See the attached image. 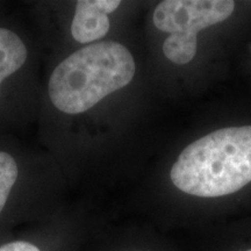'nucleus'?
Returning <instances> with one entry per match:
<instances>
[{"label": "nucleus", "instance_id": "f257e3e1", "mask_svg": "<svg viewBox=\"0 0 251 251\" xmlns=\"http://www.w3.org/2000/svg\"><path fill=\"white\" fill-rule=\"evenodd\" d=\"M170 178L176 187L197 197L237 192L251 181V126L222 128L191 143Z\"/></svg>", "mask_w": 251, "mask_h": 251}, {"label": "nucleus", "instance_id": "f03ea898", "mask_svg": "<svg viewBox=\"0 0 251 251\" xmlns=\"http://www.w3.org/2000/svg\"><path fill=\"white\" fill-rule=\"evenodd\" d=\"M135 71L133 55L121 43H92L75 51L55 68L48 84L50 100L58 111L80 114L127 86Z\"/></svg>", "mask_w": 251, "mask_h": 251}, {"label": "nucleus", "instance_id": "7ed1b4c3", "mask_svg": "<svg viewBox=\"0 0 251 251\" xmlns=\"http://www.w3.org/2000/svg\"><path fill=\"white\" fill-rule=\"evenodd\" d=\"M234 8L231 0H165L152 19L159 30L197 39L200 30L225 21Z\"/></svg>", "mask_w": 251, "mask_h": 251}, {"label": "nucleus", "instance_id": "20e7f679", "mask_svg": "<svg viewBox=\"0 0 251 251\" xmlns=\"http://www.w3.org/2000/svg\"><path fill=\"white\" fill-rule=\"evenodd\" d=\"M120 0H79L71 24L72 37L79 43L101 40L109 30L108 14L117 11Z\"/></svg>", "mask_w": 251, "mask_h": 251}, {"label": "nucleus", "instance_id": "39448f33", "mask_svg": "<svg viewBox=\"0 0 251 251\" xmlns=\"http://www.w3.org/2000/svg\"><path fill=\"white\" fill-rule=\"evenodd\" d=\"M27 48L14 31L0 28V86L27 61Z\"/></svg>", "mask_w": 251, "mask_h": 251}, {"label": "nucleus", "instance_id": "423d86ee", "mask_svg": "<svg viewBox=\"0 0 251 251\" xmlns=\"http://www.w3.org/2000/svg\"><path fill=\"white\" fill-rule=\"evenodd\" d=\"M18 179V165L13 156L0 151V213L7 202L15 181Z\"/></svg>", "mask_w": 251, "mask_h": 251}, {"label": "nucleus", "instance_id": "0eeeda50", "mask_svg": "<svg viewBox=\"0 0 251 251\" xmlns=\"http://www.w3.org/2000/svg\"><path fill=\"white\" fill-rule=\"evenodd\" d=\"M0 251H41L39 248L34 244L26 241H15L0 247Z\"/></svg>", "mask_w": 251, "mask_h": 251}, {"label": "nucleus", "instance_id": "6e6552de", "mask_svg": "<svg viewBox=\"0 0 251 251\" xmlns=\"http://www.w3.org/2000/svg\"><path fill=\"white\" fill-rule=\"evenodd\" d=\"M247 251H251V249L250 250H247Z\"/></svg>", "mask_w": 251, "mask_h": 251}]
</instances>
